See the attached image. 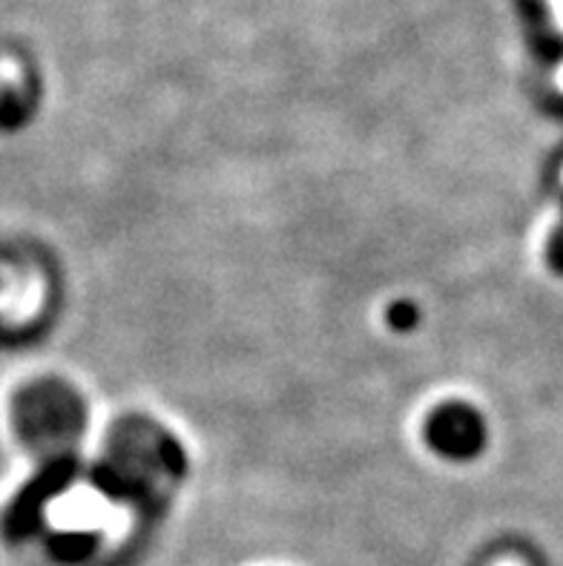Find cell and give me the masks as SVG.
<instances>
[{
    "label": "cell",
    "instance_id": "6da1fadb",
    "mask_svg": "<svg viewBox=\"0 0 563 566\" xmlns=\"http://www.w3.org/2000/svg\"><path fill=\"white\" fill-rule=\"evenodd\" d=\"M21 415L27 420V431H32V438H64V431H70V426L75 423L72 402L58 395V391H35V395H29Z\"/></svg>",
    "mask_w": 563,
    "mask_h": 566
},
{
    "label": "cell",
    "instance_id": "3957f363",
    "mask_svg": "<svg viewBox=\"0 0 563 566\" xmlns=\"http://www.w3.org/2000/svg\"><path fill=\"white\" fill-rule=\"evenodd\" d=\"M494 566H526V564H523L521 558H514V555H509V558H500Z\"/></svg>",
    "mask_w": 563,
    "mask_h": 566
},
{
    "label": "cell",
    "instance_id": "7a4b0ae2",
    "mask_svg": "<svg viewBox=\"0 0 563 566\" xmlns=\"http://www.w3.org/2000/svg\"><path fill=\"white\" fill-rule=\"evenodd\" d=\"M431 431H435L431 438H435L442 449H449V452H466V449L471 452L480 434L475 420L466 415H442Z\"/></svg>",
    "mask_w": 563,
    "mask_h": 566
}]
</instances>
